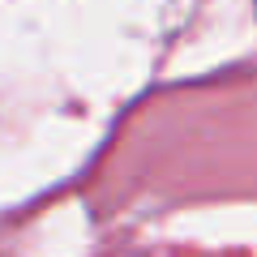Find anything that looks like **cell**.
Returning a JSON list of instances; mask_svg holds the SVG:
<instances>
[{"mask_svg": "<svg viewBox=\"0 0 257 257\" xmlns=\"http://www.w3.org/2000/svg\"><path fill=\"white\" fill-rule=\"evenodd\" d=\"M253 5H257V0H253Z\"/></svg>", "mask_w": 257, "mask_h": 257, "instance_id": "6da1fadb", "label": "cell"}]
</instances>
